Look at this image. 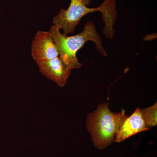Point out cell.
I'll use <instances>...</instances> for the list:
<instances>
[{"instance_id": "obj_1", "label": "cell", "mask_w": 157, "mask_h": 157, "mask_svg": "<svg viewBox=\"0 0 157 157\" xmlns=\"http://www.w3.org/2000/svg\"><path fill=\"white\" fill-rule=\"evenodd\" d=\"M49 33L57 48L60 58L71 70L82 67L78 61L76 53L88 41L94 42L101 55L107 56V52L102 45V40L92 21L86 22L81 33L72 36L61 33L59 29L55 25L51 27Z\"/></svg>"}, {"instance_id": "obj_2", "label": "cell", "mask_w": 157, "mask_h": 157, "mask_svg": "<svg viewBox=\"0 0 157 157\" xmlns=\"http://www.w3.org/2000/svg\"><path fill=\"white\" fill-rule=\"evenodd\" d=\"M128 117L124 110L112 112L107 103L100 104L89 113L86 126L96 148L103 149L115 142L116 135Z\"/></svg>"}, {"instance_id": "obj_3", "label": "cell", "mask_w": 157, "mask_h": 157, "mask_svg": "<svg viewBox=\"0 0 157 157\" xmlns=\"http://www.w3.org/2000/svg\"><path fill=\"white\" fill-rule=\"evenodd\" d=\"M90 0H71L67 9H61L58 15L53 19L54 25L63 31L64 35L73 33L82 18L88 14L99 11L102 16L109 10L111 0H104L99 7L91 8L88 7Z\"/></svg>"}, {"instance_id": "obj_4", "label": "cell", "mask_w": 157, "mask_h": 157, "mask_svg": "<svg viewBox=\"0 0 157 157\" xmlns=\"http://www.w3.org/2000/svg\"><path fill=\"white\" fill-rule=\"evenodd\" d=\"M36 63L41 73L55 82L59 87H63L67 84L72 70L63 63L59 57Z\"/></svg>"}, {"instance_id": "obj_5", "label": "cell", "mask_w": 157, "mask_h": 157, "mask_svg": "<svg viewBox=\"0 0 157 157\" xmlns=\"http://www.w3.org/2000/svg\"><path fill=\"white\" fill-rule=\"evenodd\" d=\"M32 56L36 62L59 56L57 48L49 32L39 31L37 33L32 44Z\"/></svg>"}, {"instance_id": "obj_6", "label": "cell", "mask_w": 157, "mask_h": 157, "mask_svg": "<svg viewBox=\"0 0 157 157\" xmlns=\"http://www.w3.org/2000/svg\"><path fill=\"white\" fill-rule=\"evenodd\" d=\"M149 129L143 120L140 109L138 107L124 122L116 135L115 142L120 143L133 135Z\"/></svg>"}, {"instance_id": "obj_7", "label": "cell", "mask_w": 157, "mask_h": 157, "mask_svg": "<svg viewBox=\"0 0 157 157\" xmlns=\"http://www.w3.org/2000/svg\"><path fill=\"white\" fill-rule=\"evenodd\" d=\"M140 110L147 127L149 128L157 125V103L151 107L145 109H140Z\"/></svg>"}]
</instances>
